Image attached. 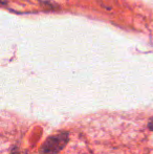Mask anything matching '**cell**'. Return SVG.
Wrapping results in <instances>:
<instances>
[{"label": "cell", "mask_w": 153, "mask_h": 154, "mask_svg": "<svg viewBox=\"0 0 153 154\" xmlns=\"http://www.w3.org/2000/svg\"><path fill=\"white\" fill-rule=\"evenodd\" d=\"M69 134L63 131L48 137L40 148L41 154H57L67 145Z\"/></svg>", "instance_id": "6da1fadb"}, {"label": "cell", "mask_w": 153, "mask_h": 154, "mask_svg": "<svg viewBox=\"0 0 153 154\" xmlns=\"http://www.w3.org/2000/svg\"><path fill=\"white\" fill-rule=\"evenodd\" d=\"M148 127H149L150 130H152V131H153V118L150 119L149 123H148Z\"/></svg>", "instance_id": "7a4b0ae2"}]
</instances>
